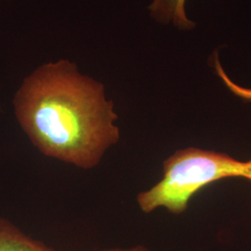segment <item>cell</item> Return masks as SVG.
<instances>
[{"label":"cell","instance_id":"cell-1","mask_svg":"<svg viewBox=\"0 0 251 251\" xmlns=\"http://www.w3.org/2000/svg\"><path fill=\"white\" fill-rule=\"evenodd\" d=\"M13 107L39 152L82 170L97 167L120 139L115 105L103 85L67 60L30 74L14 95Z\"/></svg>","mask_w":251,"mask_h":251},{"label":"cell","instance_id":"cell-2","mask_svg":"<svg viewBox=\"0 0 251 251\" xmlns=\"http://www.w3.org/2000/svg\"><path fill=\"white\" fill-rule=\"evenodd\" d=\"M247 161L225 152L188 147L173 152L163 162V176L152 187L137 196V204L144 213L165 208L180 215L198 192L207 185L230 178L246 179Z\"/></svg>","mask_w":251,"mask_h":251},{"label":"cell","instance_id":"cell-3","mask_svg":"<svg viewBox=\"0 0 251 251\" xmlns=\"http://www.w3.org/2000/svg\"><path fill=\"white\" fill-rule=\"evenodd\" d=\"M0 251H58L24 233L6 218L0 217Z\"/></svg>","mask_w":251,"mask_h":251},{"label":"cell","instance_id":"cell-4","mask_svg":"<svg viewBox=\"0 0 251 251\" xmlns=\"http://www.w3.org/2000/svg\"><path fill=\"white\" fill-rule=\"evenodd\" d=\"M149 9L152 18L159 23H173L175 26L182 30L195 27V23L186 15L185 0H152Z\"/></svg>","mask_w":251,"mask_h":251},{"label":"cell","instance_id":"cell-5","mask_svg":"<svg viewBox=\"0 0 251 251\" xmlns=\"http://www.w3.org/2000/svg\"><path fill=\"white\" fill-rule=\"evenodd\" d=\"M212 62H213V67L215 69L217 75L224 82L226 88L230 90L233 95L238 97L239 99L243 100L246 102L251 103V88L243 87L241 85L235 83L234 81L232 80L229 77V75L226 74L224 67L222 66V64L220 63L217 51H215L213 54Z\"/></svg>","mask_w":251,"mask_h":251},{"label":"cell","instance_id":"cell-6","mask_svg":"<svg viewBox=\"0 0 251 251\" xmlns=\"http://www.w3.org/2000/svg\"><path fill=\"white\" fill-rule=\"evenodd\" d=\"M101 251H151L147 247L142 246V245H137L134 247H129V248H112V249H106Z\"/></svg>","mask_w":251,"mask_h":251},{"label":"cell","instance_id":"cell-7","mask_svg":"<svg viewBox=\"0 0 251 251\" xmlns=\"http://www.w3.org/2000/svg\"><path fill=\"white\" fill-rule=\"evenodd\" d=\"M247 164H248V173H247V176H246V179L251 181V159L247 161Z\"/></svg>","mask_w":251,"mask_h":251}]
</instances>
